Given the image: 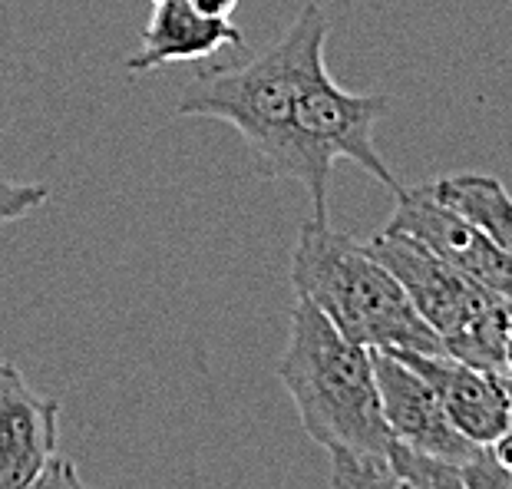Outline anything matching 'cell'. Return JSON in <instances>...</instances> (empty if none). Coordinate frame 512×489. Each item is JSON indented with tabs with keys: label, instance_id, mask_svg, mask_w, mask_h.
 <instances>
[{
	"label": "cell",
	"instance_id": "obj_12",
	"mask_svg": "<svg viewBox=\"0 0 512 489\" xmlns=\"http://www.w3.org/2000/svg\"><path fill=\"white\" fill-rule=\"evenodd\" d=\"M331 456V489H407L387 460H361L347 453Z\"/></svg>",
	"mask_w": 512,
	"mask_h": 489
},
{
	"label": "cell",
	"instance_id": "obj_17",
	"mask_svg": "<svg viewBox=\"0 0 512 489\" xmlns=\"http://www.w3.org/2000/svg\"><path fill=\"white\" fill-rule=\"evenodd\" d=\"M152 4H159V0H152Z\"/></svg>",
	"mask_w": 512,
	"mask_h": 489
},
{
	"label": "cell",
	"instance_id": "obj_4",
	"mask_svg": "<svg viewBox=\"0 0 512 489\" xmlns=\"http://www.w3.org/2000/svg\"><path fill=\"white\" fill-rule=\"evenodd\" d=\"M387 106L390 100L384 93L344 90L341 83H334L328 67L318 63L301 83L294 126L321 172L331 176L334 162L347 159L361 166L370 179H377L380 186L397 192L400 182L374 146V126L387 116Z\"/></svg>",
	"mask_w": 512,
	"mask_h": 489
},
{
	"label": "cell",
	"instance_id": "obj_14",
	"mask_svg": "<svg viewBox=\"0 0 512 489\" xmlns=\"http://www.w3.org/2000/svg\"><path fill=\"white\" fill-rule=\"evenodd\" d=\"M27 489H90V486L80 480V473H76V466L67 456H57V460L37 476V483H30Z\"/></svg>",
	"mask_w": 512,
	"mask_h": 489
},
{
	"label": "cell",
	"instance_id": "obj_1",
	"mask_svg": "<svg viewBox=\"0 0 512 489\" xmlns=\"http://www.w3.org/2000/svg\"><path fill=\"white\" fill-rule=\"evenodd\" d=\"M324 43H328V17L321 4L311 0L285 27V34L258 50L252 60L195 73V80L179 96L176 113L235 126L252 149L255 176L301 182L311 195V219L328 222L331 176L318 169L294 126L301 83L318 63H324Z\"/></svg>",
	"mask_w": 512,
	"mask_h": 489
},
{
	"label": "cell",
	"instance_id": "obj_9",
	"mask_svg": "<svg viewBox=\"0 0 512 489\" xmlns=\"http://www.w3.org/2000/svg\"><path fill=\"white\" fill-rule=\"evenodd\" d=\"M427 384L437 390L446 417L476 447H489L512 423V397L506 377L479 371L450 354H413L397 351Z\"/></svg>",
	"mask_w": 512,
	"mask_h": 489
},
{
	"label": "cell",
	"instance_id": "obj_7",
	"mask_svg": "<svg viewBox=\"0 0 512 489\" xmlns=\"http://www.w3.org/2000/svg\"><path fill=\"white\" fill-rule=\"evenodd\" d=\"M370 354H374V374L380 387L384 420L400 447L453 466H466L483 450L453 427L437 390L413 371L407 361H400L390 351H370Z\"/></svg>",
	"mask_w": 512,
	"mask_h": 489
},
{
	"label": "cell",
	"instance_id": "obj_16",
	"mask_svg": "<svg viewBox=\"0 0 512 489\" xmlns=\"http://www.w3.org/2000/svg\"><path fill=\"white\" fill-rule=\"evenodd\" d=\"M192 7L199 10L205 17H222V20H232L238 0H192Z\"/></svg>",
	"mask_w": 512,
	"mask_h": 489
},
{
	"label": "cell",
	"instance_id": "obj_13",
	"mask_svg": "<svg viewBox=\"0 0 512 489\" xmlns=\"http://www.w3.org/2000/svg\"><path fill=\"white\" fill-rule=\"evenodd\" d=\"M50 199V189L40 182H7L0 179V228L10 222H20L27 215L43 209Z\"/></svg>",
	"mask_w": 512,
	"mask_h": 489
},
{
	"label": "cell",
	"instance_id": "obj_11",
	"mask_svg": "<svg viewBox=\"0 0 512 489\" xmlns=\"http://www.w3.org/2000/svg\"><path fill=\"white\" fill-rule=\"evenodd\" d=\"M440 202L473 219L512 258V195L489 172H453V176L423 182Z\"/></svg>",
	"mask_w": 512,
	"mask_h": 489
},
{
	"label": "cell",
	"instance_id": "obj_15",
	"mask_svg": "<svg viewBox=\"0 0 512 489\" xmlns=\"http://www.w3.org/2000/svg\"><path fill=\"white\" fill-rule=\"evenodd\" d=\"M486 450H489V456H493L499 466H503V470H512V423L503 433H499L493 443H489Z\"/></svg>",
	"mask_w": 512,
	"mask_h": 489
},
{
	"label": "cell",
	"instance_id": "obj_8",
	"mask_svg": "<svg viewBox=\"0 0 512 489\" xmlns=\"http://www.w3.org/2000/svg\"><path fill=\"white\" fill-rule=\"evenodd\" d=\"M60 400L27 384L0 361V489H27L60 456Z\"/></svg>",
	"mask_w": 512,
	"mask_h": 489
},
{
	"label": "cell",
	"instance_id": "obj_2",
	"mask_svg": "<svg viewBox=\"0 0 512 489\" xmlns=\"http://www.w3.org/2000/svg\"><path fill=\"white\" fill-rule=\"evenodd\" d=\"M275 374L318 447L361 460H387L394 453L397 440L380 407L374 354L347 341L308 298L294 301Z\"/></svg>",
	"mask_w": 512,
	"mask_h": 489
},
{
	"label": "cell",
	"instance_id": "obj_6",
	"mask_svg": "<svg viewBox=\"0 0 512 489\" xmlns=\"http://www.w3.org/2000/svg\"><path fill=\"white\" fill-rule=\"evenodd\" d=\"M394 199L397 205L384 225L387 232L417 238L479 288L512 301V258L473 219L440 202L427 186H400Z\"/></svg>",
	"mask_w": 512,
	"mask_h": 489
},
{
	"label": "cell",
	"instance_id": "obj_10",
	"mask_svg": "<svg viewBox=\"0 0 512 489\" xmlns=\"http://www.w3.org/2000/svg\"><path fill=\"white\" fill-rule=\"evenodd\" d=\"M225 47H245L242 30L232 20L205 17L192 7V0H159L143 30V47L126 60V70L149 73L169 63L205 60Z\"/></svg>",
	"mask_w": 512,
	"mask_h": 489
},
{
	"label": "cell",
	"instance_id": "obj_5",
	"mask_svg": "<svg viewBox=\"0 0 512 489\" xmlns=\"http://www.w3.org/2000/svg\"><path fill=\"white\" fill-rule=\"evenodd\" d=\"M367 248L390 268V275L407 291L410 304L440 334L443 344L470 328L479 314L486 311V304L496 298L493 291L479 288L463 271L443 262L433 248L403 232L380 228L367 242Z\"/></svg>",
	"mask_w": 512,
	"mask_h": 489
},
{
	"label": "cell",
	"instance_id": "obj_3",
	"mask_svg": "<svg viewBox=\"0 0 512 489\" xmlns=\"http://www.w3.org/2000/svg\"><path fill=\"white\" fill-rule=\"evenodd\" d=\"M291 285L347 341L367 351L446 354L443 338L420 318L407 291L367 242L308 219L291 252Z\"/></svg>",
	"mask_w": 512,
	"mask_h": 489
}]
</instances>
